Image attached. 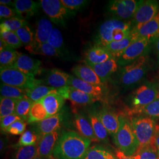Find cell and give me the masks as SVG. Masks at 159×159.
I'll return each instance as SVG.
<instances>
[{"mask_svg":"<svg viewBox=\"0 0 159 159\" xmlns=\"http://www.w3.org/2000/svg\"><path fill=\"white\" fill-rule=\"evenodd\" d=\"M48 117L46 108L40 101L34 102L33 104L27 122L29 124H33L40 122Z\"/></svg>","mask_w":159,"mask_h":159,"instance_id":"cell-29","label":"cell"},{"mask_svg":"<svg viewBox=\"0 0 159 159\" xmlns=\"http://www.w3.org/2000/svg\"><path fill=\"white\" fill-rule=\"evenodd\" d=\"M113 58L110 52L102 46L96 44L86 52L85 61L87 65H97L107 61Z\"/></svg>","mask_w":159,"mask_h":159,"instance_id":"cell-20","label":"cell"},{"mask_svg":"<svg viewBox=\"0 0 159 159\" xmlns=\"http://www.w3.org/2000/svg\"><path fill=\"white\" fill-rule=\"evenodd\" d=\"M19 54L20 52L11 48H8L0 51L1 68L12 67Z\"/></svg>","mask_w":159,"mask_h":159,"instance_id":"cell-35","label":"cell"},{"mask_svg":"<svg viewBox=\"0 0 159 159\" xmlns=\"http://www.w3.org/2000/svg\"><path fill=\"white\" fill-rule=\"evenodd\" d=\"M73 73L79 78L86 83L94 85H103V83L94 71L88 65H77L72 70Z\"/></svg>","mask_w":159,"mask_h":159,"instance_id":"cell-24","label":"cell"},{"mask_svg":"<svg viewBox=\"0 0 159 159\" xmlns=\"http://www.w3.org/2000/svg\"><path fill=\"white\" fill-rule=\"evenodd\" d=\"M131 116H144L159 119V97L148 106L130 113Z\"/></svg>","mask_w":159,"mask_h":159,"instance_id":"cell-33","label":"cell"},{"mask_svg":"<svg viewBox=\"0 0 159 159\" xmlns=\"http://www.w3.org/2000/svg\"><path fill=\"white\" fill-rule=\"evenodd\" d=\"M116 157L117 159H133L131 156H126L125 154L121 152L119 150L116 151Z\"/></svg>","mask_w":159,"mask_h":159,"instance_id":"cell-50","label":"cell"},{"mask_svg":"<svg viewBox=\"0 0 159 159\" xmlns=\"http://www.w3.org/2000/svg\"><path fill=\"white\" fill-rule=\"evenodd\" d=\"M57 92V89L45 85H37L33 88L27 90V97L33 102H39L44 97L52 93Z\"/></svg>","mask_w":159,"mask_h":159,"instance_id":"cell-30","label":"cell"},{"mask_svg":"<svg viewBox=\"0 0 159 159\" xmlns=\"http://www.w3.org/2000/svg\"><path fill=\"white\" fill-rule=\"evenodd\" d=\"M40 137L41 136L38 135L34 131L28 130L25 131L21 136L15 146L19 148L24 146H37L40 141Z\"/></svg>","mask_w":159,"mask_h":159,"instance_id":"cell-37","label":"cell"},{"mask_svg":"<svg viewBox=\"0 0 159 159\" xmlns=\"http://www.w3.org/2000/svg\"><path fill=\"white\" fill-rule=\"evenodd\" d=\"M61 2L68 10L73 12L83 9L89 1L86 0H61Z\"/></svg>","mask_w":159,"mask_h":159,"instance_id":"cell-45","label":"cell"},{"mask_svg":"<svg viewBox=\"0 0 159 159\" xmlns=\"http://www.w3.org/2000/svg\"><path fill=\"white\" fill-rule=\"evenodd\" d=\"M0 77L2 83L26 90L42 84V80L30 77L14 67L1 68Z\"/></svg>","mask_w":159,"mask_h":159,"instance_id":"cell-6","label":"cell"},{"mask_svg":"<svg viewBox=\"0 0 159 159\" xmlns=\"http://www.w3.org/2000/svg\"><path fill=\"white\" fill-rule=\"evenodd\" d=\"M34 102L29 97H25L17 101L15 114L24 121H27L29 118V113Z\"/></svg>","mask_w":159,"mask_h":159,"instance_id":"cell-38","label":"cell"},{"mask_svg":"<svg viewBox=\"0 0 159 159\" xmlns=\"http://www.w3.org/2000/svg\"><path fill=\"white\" fill-rule=\"evenodd\" d=\"M18 100L2 97L0 101V117L3 118L6 116L15 114L16 103Z\"/></svg>","mask_w":159,"mask_h":159,"instance_id":"cell-40","label":"cell"},{"mask_svg":"<svg viewBox=\"0 0 159 159\" xmlns=\"http://www.w3.org/2000/svg\"><path fill=\"white\" fill-rule=\"evenodd\" d=\"M38 157V146H24L17 149L14 159H34Z\"/></svg>","mask_w":159,"mask_h":159,"instance_id":"cell-42","label":"cell"},{"mask_svg":"<svg viewBox=\"0 0 159 159\" xmlns=\"http://www.w3.org/2000/svg\"><path fill=\"white\" fill-rule=\"evenodd\" d=\"M20 120H22L21 118H20L16 114L6 116L3 118H1V130L2 131H4L8 127H10L15 121Z\"/></svg>","mask_w":159,"mask_h":159,"instance_id":"cell-47","label":"cell"},{"mask_svg":"<svg viewBox=\"0 0 159 159\" xmlns=\"http://www.w3.org/2000/svg\"><path fill=\"white\" fill-rule=\"evenodd\" d=\"M89 120L98 142L108 143V133L99 117L98 112L96 110H90L88 114Z\"/></svg>","mask_w":159,"mask_h":159,"instance_id":"cell-27","label":"cell"},{"mask_svg":"<svg viewBox=\"0 0 159 159\" xmlns=\"http://www.w3.org/2000/svg\"><path fill=\"white\" fill-rule=\"evenodd\" d=\"M6 144H7V143H6V140L4 139H1V141H0V150H1V153L2 154V153L6 150Z\"/></svg>","mask_w":159,"mask_h":159,"instance_id":"cell-53","label":"cell"},{"mask_svg":"<svg viewBox=\"0 0 159 159\" xmlns=\"http://www.w3.org/2000/svg\"><path fill=\"white\" fill-rule=\"evenodd\" d=\"M132 33L136 39H146L153 40L159 35V11L153 18L140 28L132 29Z\"/></svg>","mask_w":159,"mask_h":159,"instance_id":"cell-17","label":"cell"},{"mask_svg":"<svg viewBox=\"0 0 159 159\" xmlns=\"http://www.w3.org/2000/svg\"><path fill=\"white\" fill-rule=\"evenodd\" d=\"M136 40L134 35L131 32L130 34L123 40L114 41L104 47L115 59H117L131 44Z\"/></svg>","mask_w":159,"mask_h":159,"instance_id":"cell-28","label":"cell"},{"mask_svg":"<svg viewBox=\"0 0 159 159\" xmlns=\"http://www.w3.org/2000/svg\"><path fill=\"white\" fill-rule=\"evenodd\" d=\"M27 92L26 89L7 85L4 83L1 84L0 94L2 97L20 100L27 97Z\"/></svg>","mask_w":159,"mask_h":159,"instance_id":"cell-31","label":"cell"},{"mask_svg":"<svg viewBox=\"0 0 159 159\" xmlns=\"http://www.w3.org/2000/svg\"><path fill=\"white\" fill-rule=\"evenodd\" d=\"M16 16H17V12L14 8L3 5L0 6V18L1 21L2 19V20H4L15 17Z\"/></svg>","mask_w":159,"mask_h":159,"instance_id":"cell-48","label":"cell"},{"mask_svg":"<svg viewBox=\"0 0 159 159\" xmlns=\"http://www.w3.org/2000/svg\"><path fill=\"white\" fill-rule=\"evenodd\" d=\"M64 116L63 111H60L56 115L48 117L40 122L33 123L32 124V130L40 136L51 133L60 129L64 121Z\"/></svg>","mask_w":159,"mask_h":159,"instance_id":"cell-13","label":"cell"},{"mask_svg":"<svg viewBox=\"0 0 159 159\" xmlns=\"http://www.w3.org/2000/svg\"><path fill=\"white\" fill-rule=\"evenodd\" d=\"M74 126L78 133L81 136L90 140L92 142H98L89 120L87 119L84 116L80 114H75Z\"/></svg>","mask_w":159,"mask_h":159,"instance_id":"cell-22","label":"cell"},{"mask_svg":"<svg viewBox=\"0 0 159 159\" xmlns=\"http://www.w3.org/2000/svg\"><path fill=\"white\" fill-rule=\"evenodd\" d=\"M27 24L26 20L18 17L2 20L0 25V33L5 31L16 32L18 30Z\"/></svg>","mask_w":159,"mask_h":159,"instance_id":"cell-36","label":"cell"},{"mask_svg":"<svg viewBox=\"0 0 159 159\" xmlns=\"http://www.w3.org/2000/svg\"><path fill=\"white\" fill-rule=\"evenodd\" d=\"M41 64V61L40 60L33 58L25 54L20 53L12 67L17 68L30 77H35L40 71Z\"/></svg>","mask_w":159,"mask_h":159,"instance_id":"cell-15","label":"cell"},{"mask_svg":"<svg viewBox=\"0 0 159 159\" xmlns=\"http://www.w3.org/2000/svg\"><path fill=\"white\" fill-rule=\"evenodd\" d=\"M34 159H44V158H42V157H37L36 158H35Z\"/></svg>","mask_w":159,"mask_h":159,"instance_id":"cell-54","label":"cell"},{"mask_svg":"<svg viewBox=\"0 0 159 159\" xmlns=\"http://www.w3.org/2000/svg\"><path fill=\"white\" fill-rule=\"evenodd\" d=\"M61 129L40 137L38 146V156L47 159H53V152L57 142L61 134Z\"/></svg>","mask_w":159,"mask_h":159,"instance_id":"cell-12","label":"cell"},{"mask_svg":"<svg viewBox=\"0 0 159 159\" xmlns=\"http://www.w3.org/2000/svg\"><path fill=\"white\" fill-rule=\"evenodd\" d=\"M114 141L117 147L126 156H132L139 148L131 121L124 116H120V127L114 136Z\"/></svg>","mask_w":159,"mask_h":159,"instance_id":"cell-3","label":"cell"},{"mask_svg":"<svg viewBox=\"0 0 159 159\" xmlns=\"http://www.w3.org/2000/svg\"><path fill=\"white\" fill-rule=\"evenodd\" d=\"M133 159H159V154L153 146L139 148L132 156Z\"/></svg>","mask_w":159,"mask_h":159,"instance_id":"cell-43","label":"cell"},{"mask_svg":"<svg viewBox=\"0 0 159 159\" xmlns=\"http://www.w3.org/2000/svg\"><path fill=\"white\" fill-rule=\"evenodd\" d=\"M159 2L157 1H140L131 21L133 29H139L152 20L159 12Z\"/></svg>","mask_w":159,"mask_h":159,"instance_id":"cell-10","label":"cell"},{"mask_svg":"<svg viewBox=\"0 0 159 159\" xmlns=\"http://www.w3.org/2000/svg\"><path fill=\"white\" fill-rule=\"evenodd\" d=\"M85 159H117L116 156L110 150L100 145H94L90 148Z\"/></svg>","mask_w":159,"mask_h":159,"instance_id":"cell-32","label":"cell"},{"mask_svg":"<svg viewBox=\"0 0 159 159\" xmlns=\"http://www.w3.org/2000/svg\"><path fill=\"white\" fill-rule=\"evenodd\" d=\"M154 147L159 154V125H157V131L154 142Z\"/></svg>","mask_w":159,"mask_h":159,"instance_id":"cell-49","label":"cell"},{"mask_svg":"<svg viewBox=\"0 0 159 159\" xmlns=\"http://www.w3.org/2000/svg\"><path fill=\"white\" fill-rule=\"evenodd\" d=\"M52 29V24L49 20L46 18H40L37 23L34 35V46L47 43Z\"/></svg>","mask_w":159,"mask_h":159,"instance_id":"cell-25","label":"cell"},{"mask_svg":"<svg viewBox=\"0 0 159 159\" xmlns=\"http://www.w3.org/2000/svg\"><path fill=\"white\" fill-rule=\"evenodd\" d=\"M91 142L73 131L62 132L53 152L57 159H85Z\"/></svg>","mask_w":159,"mask_h":159,"instance_id":"cell-1","label":"cell"},{"mask_svg":"<svg viewBox=\"0 0 159 159\" xmlns=\"http://www.w3.org/2000/svg\"><path fill=\"white\" fill-rule=\"evenodd\" d=\"M0 4H1V5L8 6V7L12 6L13 8H14V2H12L11 0H1Z\"/></svg>","mask_w":159,"mask_h":159,"instance_id":"cell-52","label":"cell"},{"mask_svg":"<svg viewBox=\"0 0 159 159\" xmlns=\"http://www.w3.org/2000/svg\"><path fill=\"white\" fill-rule=\"evenodd\" d=\"M40 3L41 8L51 21L57 25L64 26L66 21L74 14L63 6L59 0H41Z\"/></svg>","mask_w":159,"mask_h":159,"instance_id":"cell-9","label":"cell"},{"mask_svg":"<svg viewBox=\"0 0 159 159\" xmlns=\"http://www.w3.org/2000/svg\"><path fill=\"white\" fill-rule=\"evenodd\" d=\"M0 35L1 40L12 49H17L24 46L16 32L5 31L0 33Z\"/></svg>","mask_w":159,"mask_h":159,"instance_id":"cell-44","label":"cell"},{"mask_svg":"<svg viewBox=\"0 0 159 159\" xmlns=\"http://www.w3.org/2000/svg\"><path fill=\"white\" fill-rule=\"evenodd\" d=\"M25 128L26 123H25V121L20 120L15 121L4 131L12 135H22L25 131Z\"/></svg>","mask_w":159,"mask_h":159,"instance_id":"cell-46","label":"cell"},{"mask_svg":"<svg viewBox=\"0 0 159 159\" xmlns=\"http://www.w3.org/2000/svg\"><path fill=\"white\" fill-rule=\"evenodd\" d=\"M98 114L108 134L114 137L119 129L120 116L106 107L102 108Z\"/></svg>","mask_w":159,"mask_h":159,"instance_id":"cell-19","label":"cell"},{"mask_svg":"<svg viewBox=\"0 0 159 159\" xmlns=\"http://www.w3.org/2000/svg\"><path fill=\"white\" fill-rule=\"evenodd\" d=\"M152 41L146 39H137L134 40L116 59L119 66L123 67L133 63L140 57L146 56Z\"/></svg>","mask_w":159,"mask_h":159,"instance_id":"cell-8","label":"cell"},{"mask_svg":"<svg viewBox=\"0 0 159 159\" xmlns=\"http://www.w3.org/2000/svg\"><path fill=\"white\" fill-rule=\"evenodd\" d=\"M68 85L91 96L97 101L102 100L104 96V91L102 85L90 84L73 75H70Z\"/></svg>","mask_w":159,"mask_h":159,"instance_id":"cell-16","label":"cell"},{"mask_svg":"<svg viewBox=\"0 0 159 159\" xmlns=\"http://www.w3.org/2000/svg\"><path fill=\"white\" fill-rule=\"evenodd\" d=\"M65 99L60 94L52 93L40 100L46 108L48 117L59 113L63 108Z\"/></svg>","mask_w":159,"mask_h":159,"instance_id":"cell-23","label":"cell"},{"mask_svg":"<svg viewBox=\"0 0 159 159\" xmlns=\"http://www.w3.org/2000/svg\"><path fill=\"white\" fill-rule=\"evenodd\" d=\"M133 130L139 148L153 146L157 125L154 119L144 116H134L131 120Z\"/></svg>","mask_w":159,"mask_h":159,"instance_id":"cell-4","label":"cell"},{"mask_svg":"<svg viewBox=\"0 0 159 159\" xmlns=\"http://www.w3.org/2000/svg\"><path fill=\"white\" fill-rule=\"evenodd\" d=\"M154 43V46H155V50L156 52V54L158 58L159 61V35H158L154 40H153Z\"/></svg>","mask_w":159,"mask_h":159,"instance_id":"cell-51","label":"cell"},{"mask_svg":"<svg viewBox=\"0 0 159 159\" xmlns=\"http://www.w3.org/2000/svg\"><path fill=\"white\" fill-rule=\"evenodd\" d=\"M140 2L136 0H114L109 2L107 10L117 19L125 21L133 18Z\"/></svg>","mask_w":159,"mask_h":159,"instance_id":"cell-11","label":"cell"},{"mask_svg":"<svg viewBox=\"0 0 159 159\" xmlns=\"http://www.w3.org/2000/svg\"><path fill=\"white\" fill-rule=\"evenodd\" d=\"M47 43L57 50L60 57L61 56H64V40L63 35L58 29L53 28Z\"/></svg>","mask_w":159,"mask_h":159,"instance_id":"cell-39","label":"cell"},{"mask_svg":"<svg viewBox=\"0 0 159 159\" xmlns=\"http://www.w3.org/2000/svg\"><path fill=\"white\" fill-rule=\"evenodd\" d=\"M132 29L131 21L117 18L107 20L98 28L96 39V44L106 47L112 42L123 40L130 34Z\"/></svg>","mask_w":159,"mask_h":159,"instance_id":"cell-2","label":"cell"},{"mask_svg":"<svg viewBox=\"0 0 159 159\" xmlns=\"http://www.w3.org/2000/svg\"><path fill=\"white\" fill-rule=\"evenodd\" d=\"M159 97V85L153 83H148L140 85L131 94V108L129 113L148 106Z\"/></svg>","mask_w":159,"mask_h":159,"instance_id":"cell-7","label":"cell"},{"mask_svg":"<svg viewBox=\"0 0 159 159\" xmlns=\"http://www.w3.org/2000/svg\"></svg>","mask_w":159,"mask_h":159,"instance_id":"cell-55","label":"cell"},{"mask_svg":"<svg viewBox=\"0 0 159 159\" xmlns=\"http://www.w3.org/2000/svg\"><path fill=\"white\" fill-rule=\"evenodd\" d=\"M29 51L31 54L43 55L47 57H60L57 50L48 43L34 46Z\"/></svg>","mask_w":159,"mask_h":159,"instance_id":"cell-41","label":"cell"},{"mask_svg":"<svg viewBox=\"0 0 159 159\" xmlns=\"http://www.w3.org/2000/svg\"><path fill=\"white\" fill-rule=\"evenodd\" d=\"M70 75L58 69H52L49 70L42 80V84L47 86L60 89L68 85Z\"/></svg>","mask_w":159,"mask_h":159,"instance_id":"cell-18","label":"cell"},{"mask_svg":"<svg viewBox=\"0 0 159 159\" xmlns=\"http://www.w3.org/2000/svg\"><path fill=\"white\" fill-rule=\"evenodd\" d=\"M89 66L94 71L103 83L117 71L119 67L116 59L113 57L104 63Z\"/></svg>","mask_w":159,"mask_h":159,"instance_id":"cell-26","label":"cell"},{"mask_svg":"<svg viewBox=\"0 0 159 159\" xmlns=\"http://www.w3.org/2000/svg\"><path fill=\"white\" fill-rule=\"evenodd\" d=\"M16 33L23 46L29 51L34 46V35L28 24L18 30Z\"/></svg>","mask_w":159,"mask_h":159,"instance_id":"cell-34","label":"cell"},{"mask_svg":"<svg viewBox=\"0 0 159 159\" xmlns=\"http://www.w3.org/2000/svg\"><path fill=\"white\" fill-rule=\"evenodd\" d=\"M14 9L18 17L24 20L29 19L38 11L40 7V3L31 0H16Z\"/></svg>","mask_w":159,"mask_h":159,"instance_id":"cell-21","label":"cell"},{"mask_svg":"<svg viewBox=\"0 0 159 159\" xmlns=\"http://www.w3.org/2000/svg\"><path fill=\"white\" fill-rule=\"evenodd\" d=\"M57 93L65 100H69L78 105H89L97 101L94 97L70 85L57 89Z\"/></svg>","mask_w":159,"mask_h":159,"instance_id":"cell-14","label":"cell"},{"mask_svg":"<svg viewBox=\"0 0 159 159\" xmlns=\"http://www.w3.org/2000/svg\"><path fill=\"white\" fill-rule=\"evenodd\" d=\"M148 70V58L143 56L136 61L122 67L120 71L119 82L124 88H131L144 78Z\"/></svg>","mask_w":159,"mask_h":159,"instance_id":"cell-5","label":"cell"}]
</instances>
